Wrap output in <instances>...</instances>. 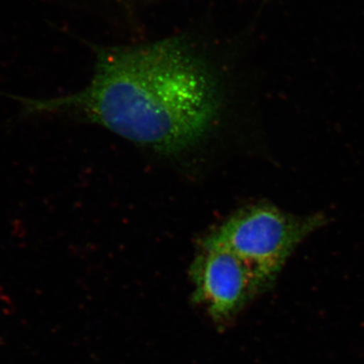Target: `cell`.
Instances as JSON below:
<instances>
[{"label": "cell", "instance_id": "1", "mask_svg": "<svg viewBox=\"0 0 364 364\" xmlns=\"http://www.w3.org/2000/svg\"><path fill=\"white\" fill-rule=\"evenodd\" d=\"M1 95L20 102L25 114H80L131 142L170 154L202 141L220 109L208 67L177 40L100 53L90 85L68 97Z\"/></svg>", "mask_w": 364, "mask_h": 364}, {"label": "cell", "instance_id": "2", "mask_svg": "<svg viewBox=\"0 0 364 364\" xmlns=\"http://www.w3.org/2000/svg\"><path fill=\"white\" fill-rule=\"evenodd\" d=\"M326 222L323 214L296 215L257 203L235 213L205 239L235 254L267 289L299 244Z\"/></svg>", "mask_w": 364, "mask_h": 364}, {"label": "cell", "instance_id": "3", "mask_svg": "<svg viewBox=\"0 0 364 364\" xmlns=\"http://www.w3.org/2000/svg\"><path fill=\"white\" fill-rule=\"evenodd\" d=\"M193 299L215 324L226 326L265 289L235 254L207 240L191 268Z\"/></svg>", "mask_w": 364, "mask_h": 364}]
</instances>
